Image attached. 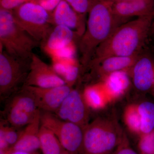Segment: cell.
Segmentation results:
<instances>
[{
    "instance_id": "cell-1",
    "label": "cell",
    "mask_w": 154,
    "mask_h": 154,
    "mask_svg": "<svg viewBox=\"0 0 154 154\" xmlns=\"http://www.w3.org/2000/svg\"><path fill=\"white\" fill-rule=\"evenodd\" d=\"M154 15L138 17L119 26L96 49L88 66L108 57L130 56L140 53L149 31Z\"/></svg>"
},
{
    "instance_id": "cell-2",
    "label": "cell",
    "mask_w": 154,
    "mask_h": 154,
    "mask_svg": "<svg viewBox=\"0 0 154 154\" xmlns=\"http://www.w3.org/2000/svg\"><path fill=\"white\" fill-rule=\"evenodd\" d=\"M113 3L97 1L88 13L85 30L78 42L80 61L84 67L88 66L99 45L122 25V21L113 12Z\"/></svg>"
},
{
    "instance_id": "cell-3",
    "label": "cell",
    "mask_w": 154,
    "mask_h": 154,
    "mask_svg": "<svg viewBox=\"0 0 154 154\" xmlns=\"http://www.w3.org/2000/svg\"><path fill=\"white\" fill-rule=\"evenodd\" d=\"M0 43L9 54L30 61L33 51L40 44L17 23L13 11L0 8Z\"/></svg>"
},
{
    "instance_id": "cell-4",
    "label": "cell",
    "mask_w": 154,
    "mask_h": 154,
    "mask_svg": "<svg viewBox=\"0 0 154 154\" xmlns=\"http://www.w3.org/2000/svg\"><path fill=\"white\" fill-rule=\"evenodd\" d=\"M122 134L115 122L98 118L84 129V154H110L120 143Z\"/></svg>"
},
{
    "instance_id": "cell-5",
    "label": "cell",
    "mask_w": 154,
    "mask_h": 154,
    "mask_svg": "<svg viewBox=\"0 0 154 154\" xmlns=\"http://www.w3.org/2000/svg\"><path fill=\"white\" fill-rule=\"evenodd\" d=\"M13 13L17 23L39 43L46 40L54 27L51 22V13L36 2L25 3Z\"/></svg>"
},
{
    "instance_id": "cell-6",
    "label": "cell",
    "mask_w": 154,
    "mask_h": 154,
    "mask_svg": "<svg viewBox=\"0 0 154 154\" xmlns=\"http://www.w3.org/2000/svg\"><path fill=\"white\" fill-rule=\"evenodd\" d=\"M41 125L51 130L64 149L69 154L82 151L84 129L78 125L64 121L54 113L40 110Z\"/></svg>"
},
{
    "instance_id": "cell-7",
    "label": "cell",
    "mask_w": 154,
    "mask_h": 154,
    "mask_svg": "<svg viewBox=\"0 0 154 154\" xmlns=\"http://www.w3.org/2000/svg\"><path fill=\"white\" fill-rule=\"evenodd\" d=\"M30 61L19 59L5 50L0 53V95L5 98L21 83L24 85L29 72Z\"/></svg>"
},
{
    "instance_id": "cell-8",
    "label": "cell",
    "mask_w": 154,
    "mask_h": 154,
    "mask_svg": "<svg viewBox=\"0 0 154 154\" xmlns=\"http://www.w3.org/2000/svg\"><path fill=\"white\" fill-rule=\"evenodd\" d=\"M38 110L33 97L22 88L10 102L7 110V120L11 126L20 128L31 123Z\"/></svg>"
},
{
    "instance_id": "cell-9",
    "label": "cell",
    "mask_w": 154,
    "mask_h": 154,
    "mask_svg": "<svg viewBox=\"0 0 154 154\" xmlns=\"http://www.w3.org/2000/svg\"><path fill=\"white\" fill-rule=\"evenodd\" d=\"M66 85L52 67L33 53L30 59L29 72L23 85L51 88Z\"/></svg>"
},
{
    "instance_id": "cell-10",
    "label": "cell",
    "mask_w": 154,
    "mask_h": 154,
    "mask_svg": "<svg viewBox=\"0 0 154 154\" xmlns=\"http://www.w3.org/2000/svg\"><path fill=\"white\" fill-rule=\"evenodd\" d=\"M88 107L83 95L78 90L72 89L54 113L62 120L75 123L84 128L88 124Z\"/></svg>"
},
{
    "instance_id": "cell-11",
    "label": "cell",
    "mask_w": 154,
    "mask_h": 154,
    "mask_svg": "<svg viewBox=\"0 0 154 154\" xmlns=\"http://www.w3.org/2000/svg\"><path fill=\"white\" fill-rule=\"evenodd\" d=\"M22 88L32 96L39 110L52 113L57 110L72 89L67 84L51 88L23 85Z\"/></svg>"
},
{
    "instance_id": "cell-12",
    "label": "cell",
    "mask_w": 154,
    "mask_h": 154,
    "mask_svg": "<svg viewBox=\"0 0 154 154\" xmlns=\"http://www.w3.org/2000/svg\"><path fill=\"white\" fill-rule=\"evenodd\" d=\"M85 17L77 13L65 0H61L51 13V22L54 26H63L69 28L79 40L85 30Z\"/></svg>"
},
{
    "instance_id": "cell-13",
    "label": "cell",
    "mask_w": 154,
    "mask_h": 154,
    "mask_svg": "<svg viewBox=\"0 0 154 154\" xmlns=\"http://www.w3.org/2000/svg\"><path fill=\"white\" fill-rule=\"evenodd\" d=\"M116 17L123 22L133 17H142L154 14V0H132L112 3Z\"/></svg>"
},
{
    "instance_id": "cell-14",
    "label": "cell",
    "mask_w": 154,
    "mask_h": 154,
    "mask_svg": "<svg viewBox=\"0 0 154 154\" xmlns=\"http://www.w3.org/2000/svg\"><path fill=\"white\" fill-rule=\"evenodd\" d=\"M133 67V82L141 92L151 89L154 85V66L150 58L140 54Z\"/></svg>"
},
{
    "instance_id": "cell-15",
    "label": "cell",
    "mask_w": 154,
    "mask_h": 154,
    "mask_svg": "<svg viewBox=\"0 0 154 154\" xmlns=\"http://www.w3.org/2000/svg\"><path fill=\"white\" fill-rule=\"evenodd\" d=\"M40 127V110H39L33 121L21 131L19 139L11 148V150L26 152L37 151L40 149L39 139Z\"/></svg>"
},
{
    "instance_id": "cell-16",
    "label": "cell",
    "mask_w": 154,
    "mask_h": 154,
    "mask_svg": "<svg viewBox=\"0 0 154 154\" xmlns=\"http://www.w3.org/2000/svg\"><path fill=\"white\" fill-rule=\"evenodd\" d=\"M140 55V52L130 56L108 57L89 66L96 69L97 73L102 76L106 77L112 73L124 71L131 67Z\"/></svg>"
},
{
    "instance_id": "cell-17",
    "label": "cell",
    "mask_w": 154,
    "mask_h": 154,
    "mask_svg": "<svg viewBox=\"0 0 154 154\" xmlns=\"http://www.w3.org/2000/svg\"><path fill=\"white\" fill-rule=\"evenodd\" d=\"M75 34L72 30L63 26H55L46 40L42 44L45 49L53 52L68 46L74 41H79Z\"/></svg>"
},
{
    "instance_id": "cell-18",
    "label": "cell",
    "mask_w": 154,
    "mask_h": 154,
    "mask_svg": "<svg viewBox=\"0 0 154 154\" xmlns=\"http://www.w3.org/2000/svg\"><path fill=\"white\" fill-rule=\"evenodd\" d=\"M129 85L128 76L124 71H122L112 73L107 76L102 87L109 100L121 96Z\"/></svg>"
},
{
    "instance_id": "cell-19",
    "label": "cell",
    "mask_w": 154,
    "mask_h": 154,
    "mask_svg": "<svg viewBox=\"0 0 154 154\" xmlns=\"http://www.w3.org/2000/svg\"><path fill=\"white\" fill-rule=\"evenodd\" d=\"M39 139L40 149L43 154H61L66 151L55 134L41 125Z\"/></svg>"
},
{
    "instance_id": "cell-20",
    "label": "cell",
    "mask_w": 154,
    "mask_h": 154,
    "mask_svg": "<svg viewBox=\"0 0 154 154\" xmlns=\"http://www.w3.org/2000/svg\"><path fill=\"white\" fill-rule=\"evenodd\" d=\"M140 117V133L147 134L154 131V103L145 101L137 106Z\"/></svg>"
},
{
    "instance_id": "cell-21",
    "label": "cell",
    "mask_w": 154,
    "mask_h": 154,
    "mask_svg": "<svg viewBox=\"0 0 154 154\" xmlns=\"http://www.w3.org/2000/svg\"><path fill=\"white\" fill-rule=\"evenodd\" d=\"M83 95L88 107L94 109L102 108L108 100L102 86L88 87L85 90Z\"/></svg>"
},
{
    "instance_id": "cell-22",
    "label": "cell",
    "mask_w": 154,
    "mask_h": 154,
    "mask_svg": "<svg viewBox=\"0 0 154 154\" xmlns=\"http://www.w3.org/2000/svg\"><path fill=\"white\" fill-rule=\"evenodd\" d=\"M125 123L130 129L134 132L140 133V117L137 107L131 106L128 107L125 114Z\"/></svg>"
},
{
    "instance_id": "cell-23",
    "label": "cell",
    "mask_w": 154,
    "mask_h": 154,
    "mask_svg": "<svg viewBox=\"0 0 154 154\" xmlns=\"http://www.w3.org/2000/svg\"><path fill=\"white\" fill-rule=\"evenodd\" d=\"M78 14L85 16L97 0H65Z\"/></svg>"
},
{
    "instance_id": "cell-24",
    "label": "cell",
    "mask_w": 154,
    "mask_h": 154,
    "mask_svg": "<svg viewBox=\"0 0 154 154\" xmlns=\"http://www.w3.org/2000/svg\"><path fill=\"white\" fill-rule=\"evenodd\" d=\"M17 128L14 127L9 126L1 122L0 131H2L5 135V138L9 146H14L17 142L20 135V132H18Z\"/></svg>"
},
{
    "instance_id": "cell-25",
    "label": "cell",
    "mask_w": 154,
    "mask_h": 154,
    "mask_svg": "<svg viewBox=\"0 0 154 154\" xmlns=\"http://www.w3.org/2000/svg\"><path fill=\"white\" fill-rule=\"evenodd\" d=\"M139 147L143 154H154V131L142 135Z\"/></svg>"
},
{
    "instance_id": "cell-26",
    "label": "cell",
    "mask_w": 154,
    "mask_h": 154,
    "mask_svg": "<svg viewBox=\"0 0 154 154\" xmlns=\"http://www.w3.org/2000/svg\"><path fill=\"white\" fill-rule=\"evenodd\" d=\"M36 0H0V8L14 11L25 3Z\"/></svg>"
},
{
    "instance_id": "cell-27",
    "label": "cell",
    "mask_w": 154,
    "mask_h": 154,
    "mask_svg": "<svg viewBox=\"0 0 154 154\" xmlns=\"http://www.w3.org/2000/svg\"><path fill=\"white\" fill-rule=\"evenodd\" d=\"M61 0H37L36 2L50 12L54 10Z\"/></svg>"
},
{
    "instance_id": "cell-28",
    "label": "cell",
    "mask_w": 154,
    "mask_h": 154,
    "mask_svg": "<svg viewBox=\"0 0 154 154\" xmlns=\"http://www.w3.org/2000/svg\"><path fill=\"white\" fill-rule=\"evenodd\" d=\"M115 154H138L134 150L128 146H120L117 149Z\"/></svg>"
},
{
    "instance_id": "cell-29",
    "label": "cell",
    "mask_w": 154,
    "mask_h": 154,
    "mask_svg": "<svg viewBox=\"0 0 154 154\" xmlns=\"http://www.w3.org/2000/svg\"><path fill=\"white\" fill-rule=\"evenodd\" d=\"M9 154H38L37 151L34 152H26L19 151H11Z\"/></svg>"
},
{
    "instance_id": "cell-30",
    "label": "cell",
    "mask_w": 154,
    "mask_h": 154,
    "mask_svg": "<svg viewBox=\"0 0 154 154\" xmlns=\"http://www.w3.org/2000/svg\"><path fill=\"white\" fill-rule=\"evenodd\" d=\"M132 1V0H111L113 2H127V1Z\"/></svg>"
},
{
    "instance_id": "cell-31",
    "label": "cell",
    "mask_w": 154,
    "mask_h": 154,
    "mask_svg": "<svg viewBox=\"0 0 154 154\" xmlns=\"http://www.w3.org/2000/svg\"><path fill=\"white\" fill-rule=\"evenodd\" d=\"M98 1H101V2H112L111 0H97Z\"/></svg>"
},
{
    "instance_id": "cell-32",
    "label": "cell",
    "mask_w": 154,
    "mask_h": 154,
    "mask_svg": "<svg viewBox=\"0 0 154 154\" xmlns=\"http://www.w3.org/2000/svg\"><path fill=\"white\" fill-rule=\"evenodd\" d=\"M61 154H69V153L68 152H67L66 151L65 152H64L63 153H62Z\"/></svg>"
}]
</instances>
